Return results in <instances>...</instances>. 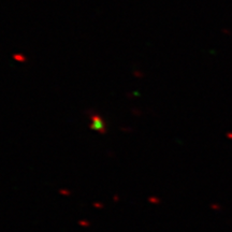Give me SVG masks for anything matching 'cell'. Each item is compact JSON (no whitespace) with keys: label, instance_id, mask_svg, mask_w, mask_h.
Returning <instances> with one entry per match:
<instances>
[{"label":"cell","instance_id":"6da1fadb","mask_svg":"<svg viewBox=\"0 0 232 232\" xmlns=\"http://www.w3.org/2000/svg\"><path fill=\"white\" fill-rule=\"evenodd\" d=\"M90 128L92 130L98 131V132H106V123L102 119L100 116L94 115L92 117V124H90Z\"/></svg>","mask_w":232,"mask_h":232}]
</instances>
